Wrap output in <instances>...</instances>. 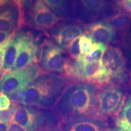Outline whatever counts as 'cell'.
Wrapping results in <instances>:
<instances>
[{"instance_id": "27", "label": "cell", "mask_w": 131, "mask_h": 131, "mask_svg": "<svg viewBox=\"0 0 131 131\" xmlns=\"http://www.w3.org/2000/svg\"><path fill=\"white\" fill-rule=\"evenodd\" d=\"M7 131H27L23 127H22L19 124L16 123L10 122L9 124V128Z\"/></svg>"}, {"instance_id": "17", "label": "cell", "mask_w": 131, "mask_h": 131, "mask_svg": "<svg viewBox=\"0 0 131 131\" xmlns=\"http://www.w3.org/2000/svg\"><path fill=\"white\" fill-rule=\"evenodd\" d=\"M94 41L89 36L83 35L80 38V48L81 55H88L95 51L99 47L98 42H94Z\"/></svg>"}, {"instance_id": "10", "label": "cell", "mask_w": 131, "mask_h": 131, "mask_svg": "<svg viewBox=\"0 0 131 131\" xmlns=\"http://www.w3.org/2000/svg\"><path fill=\"white\" fill-rule=\"evenodd\" d=\"M83 81L97 86H104L112 81L111 75L103 66L101 60L86 63L83 69Z\"/></svg>"}, {"instance_id": "18", "label": "cell", "mask_w": 131, "mask_h": 131, "mask_svg": "<svg viewBox=\"0 0 131 131\" xmlns=\"http://www.w3.org/2000/svg\"><path fill=\"white\" fill-rule=\"evenodd\" d=\"M108 21L113 28L123 30L129 26L130 23V17L126 14H118L110 18Z\"/></svg>"}, {"instance_id": "16", "label": "cell", "mask_w": 131, "mask_h": 131, "mask_svg": "<svg viewBox=\"0 0 131 131\" xmlns=\"http://www.w3.org/2000/svg\"><path fill=\"white\" fill-rule=\"evenodd\" d=\"M116 124L119 128L131 131V97L125 103L120 117L116 120Z\"/></svg>"}, {"instance_id": "11", "label": "cell", "mask_w": 131, "mask_h": 131, "mask_svg": "<svg viewBox=\"0 0 131 131\" xmlns=\"http://www.w3.org/2000/svg\"><path fill=\"white\" fill-rule=\"evenodd\" d=\"M59 128L61 131H105L104 124L100 119L96 118L60 122Z\"/></svg>"}, {"instance_id": "13", "label": "cell", "mask_w": 131, "mask_h": 131, "mask_svg": "<svg viewBox=\"0 0 131 131\" xmlns=\"http://www.w3.org/2000/svg\"><path fill=\"white\" fill-rule=\"evenodd\" d=\"M88 33L94 41L98 43H108L112 41L115 36L114 29L109 23L97 22L91 24Z\"/></svg>"}, {"instance_id": "9", "label": "cell", "mask_w": 131, "mask_h": 131, "mask_svg": "<svg viewBox=\"0 0 131 131\" xmlns=\"http://www.w3.org/2000/svg\"><path fill=\"white\" fill-rule=\"evenodd\" d=\"M32 18L36 28L43 31L50 29L60 20L41 0H36L32 8Z\"/></svg>"}, {"instance_id": "6", "label": "cell", "mask_w": 131, "mask_h": 131, "mask_svg": "<svg viewBox=\"0 0 131 131\" xmlns=\"http://www.w3.org/2000/svg\"><path fill=\"white\" fill-rule=\"evenodd\" d=\"M19 45L18 53L10 72L25 68L39 60L38 46L30 34L18 33L15 35Z\"/></svg>"}, {"instance_id": "1", "label": "cell", "mask_w": 131, "mask_h": 131, "mask_svg": "<svg viewBox=\"0 0 131 131\" xmlns=\"http://www.w3.org/2000/svg\"><path fill=\"white\" fill-rule=\"evenodd\" d=\"M57 115L61 122L96 118V94L92 85L77 83L67 86L55 103Z\"/></svg>"}, {"instance_id": "24", "label": "cell", "mask_w": 131, "mask_h": 131, "mask_svg": "<svg viewBox=\"0 0 131 131\" xmlns=\"http://www.w3.org/2000/svg\"><path fill=\"white\" fill-rule=\"evenodd\" d=\"M11 106V101L7 95L0 93V111L9 109Z\"/></svg>"}, {"instance_id": "15", "label": "cell", "mask_w": 131, "mask_h": 131, "mask_svg": "<svg viewBox=\"0 0 131 131\" xmlns=\"http://www.w3.org/2000/svg\"><path fill=\"white\" fill-rule=\"evenodd\" d=\"M18 42L17 38L15 35L5 52L2 76L11 71L15 63L18 53Z\"/></svg>"}, {"instance_id": "22", "label": "cell", "mask_w": 131, "mask_h": 131, "mask_svg": "<svg viewBox=\"0 0 131 131\" xmlns=\"http://www.w3.org/2000/svg\"><path fill=\"white\" fill-rule=\"evenodd\" d=\"M80 38L75 39L69 48L70 57L73 59H77L81 55L80 48Z\"/></svg>"}, {"instance_id": "7", "label": "cell", "mask_w": 131, "mask_h": 131, "mask_svg": "<svg viewBox=\"0 0 131 131\" xmlns=\"http://www.w3.org/2000/svg\"><path fill=\"white\" fill-rule=\"evenodd\" d=\"M66 58L63 54V49L53 42L46 40L42 44L39 60L45 71L54 73H64Z\"/></svg>"}, {"instance_id": "8", "label": "cell", "mask_w": 131, "mask_h": 131, "mask_svg": "<svg viewBox=\"0 0 131 131\" xmlns=\"http://www.w3.org/2000/svg\"><path fill=\"white\" fill-rule=\"evenodd\" d=\"M103 66L110 73L111 78L119 83L126 79V60L121 50L117 47H107L101 59Z\"/></svg>"}, {"instance_id": "19", "label": "cell", "mask_w": 131, "mask_h": 131, "mask_svg": "<svg viewBox=\"0 0 131 131\" xmlns=\"http://www.w3.org/2000/svg\"><path fill=\"white\" fill-rule=\"evenodd\" d=\"M81 4L92 12H100L106 7L105 0H80Z\"/></svg>"}, {"instance_id": "31", "label": "cell", "mask_w": 131, "mask_h": 131, "mask_svg": "<svg viewBox=\"0 0 131 131\" xmlns=\"http://www.w3.org/2000/svg\"><path fill=\"white\" fill-rule=\"evenodd\" d=\"M8 2H9V0H0V7L7 5Z\"/></svg>"}, {"instance_id": "21", "label": "cell", "mask_w": 131, "mask_h": 131, "mask_svg": "<svg viewBox=\"0 0 131 131\" xmlns=\"http://www.w3.org/2000/svg\"><path fill=\"white\" fill-rule=\"evenodd\" d=\"M46 6L54 12L62 14L66 8V0H41Z\"/></svg>"}, {"instance_id": "23", "label": "cell", "mask_w": 131, "mask_h": 131, "mask_svg": "<svg viewBox=\"0 0 131 131\" xmlns=\"http://www.w3.org/2000/svg\"><path fill=\"white\" fill-rule=\"evenodd\" d=\"M14 104H12L10 107L7 110L0 111V122L9 123L11 121L14 111Z\"/></svg>"}, {"instance_id": "32", "label": "cell", "mask_w": 131, "mask_h": 131, "mask_svg": "<svg viewBox=\"0 0 131 131\" xmlns=\"http://www.w3.org/2000/svg\"><path fill=\"white\" fill-rule=\"evenodd\" d=\"M46 131H61L60 130H57V129H50V130H48Z\"/></svg>"}, {"instance_id": "30", "label": "cell", "mask_w": 131, "mask_h": 131, "mask_svg": "<svg viewBox=\"0 0 131 131\" xmlns=\"http://www.w3.org/2000/svg\"><path fill=\"white\" fill-rule=\"evenodd\" d=\"M105 131H130V130H125V129H121V128H119V127H117V128H114V129H107V130H106Z\"/></svg>"}, {"instance_id": "25", "label": "cell", "mask_w": 131, "mask_h": 131, "mask_svg": "<svg viewBox=\"0 0 131 131\" xmlns=\"http://www.w3.org/2000/svg\"><path fill=\"white\" fill-rule=\"evenodd\" d=\"M12 39L8 40L7 41L5 42L4 43H3V44H1V45H0V73L1 72V70H2V69L3 68L5 52H6V49H7V46H9L10 42Z\"/></svg>"}, {"instance_id": "29", "label": "cell", "mask_w": 131, "mask_h": 131, "mask_svg": "<svg viewBox=\"0 0 131 131\" xmlns=\"http://www.w3.org/2000/svg\"><path fill=\"white\" fill-rule=\"evenodd\" d=\"M9 126V123L0 122V131H7Z\"/></svg>"}, {"instance_id": "26", "label": "cell", "mask_w": 131, "mask_h": 131, "mask_svg": "<svg viewBox=\"0 0 131 131\" xmlns=\"http://www.w3.org/2000/svg\"><path fill=\"white\" fill-rule=\"evenodd\" d=\"M15 32L12 33H5L0 32V45L4 43L5 42L7 41L8 40L12 39L15 36Z\"/></svg>"}, {"instance_id": "5", "label": "cell", "mask_w": 131, "mask_h": 131, "mask_svg": "<svg viewBox=\"0 0 131 131\" xmlns=\"http://www.w3.org/2000/svg\"><path fill=\"white\" fill-rule=\"evenodd\" d=\"M126 98L120 90L107 87L96 94V118L118 115L125 104Z\"/></svg>"}, {"instance_id": "4", "label": "cell", "mask_w": 131, "mask_h": 131, "mask_svg": "<svg viewBox=\"0 0 131 131\" xmlns=\"http://www.w3.org/2000/svg\"><path fill=\"white\" fill-rule=\"evenodd\" d=\"M41 69L37 63L25 68L9 72L0 79V93L10 96L23 91L37 79Z\"/></svg>"}, {"instance_id": "3", "label": "cell", "mask_w": 131, "mask_h": 131, "mask_svg": "<svg viewBox=\"0 0 131 131\" xmlns=\"http://www.w3.org/2000/svg\"><path fill=\"white\" fill-rule=\"evenodd\" d=\"M11 122L19 124L27 131H46L59 127L57 114L46 110L14 104Z\"/></svg>"}, {"instance_id": "2", "label": "cell", "mask_w": 131, "mask_h": 131, "mask_svg": "<svg viewBox=\"0 0 131 131\" xmlns=\"http://www.w3.org/2000/svg\"><path fill=\"white\" fill-rule=\"evenodd\" d=\"M64 77L56 73L42 75L26 89L9 96L12 104L41 108L54 105L67 88Z\"/></svg>"}, {"instance_id": "20", "label": "cell", "mask_w": 131, "mask_h": 131, "mask_svg": "<svg viewBox=\"0 0 131 131\" xmlns=\"http://www.w3.org/2000/svg\"><path fill=\"white\" fill-rule=\"evenodd\" d=\"M106 48H107V47L104 44L100 43L99 47L91 54L88 55H82L83 60L85 63H91V62L100 61L102 59L103 54L105 52Z\"/></svg>"}, {"instance_id": "28", "label": "cell", "mask_w": 131, "mask_h": 131, "mask_svg": "<svg viewBox=\"0 0 131 131\" xmlns=\"http://www.w3.org/2000/svg\"><path fill=\"white\" fill-rule=\"evenodd\" d=\"M122 4L126 11L131 14V0H122Z\"/></svg>"}, {"instance_id": "12", "label": "cell", "mask_w": 131, "mask_h": 131, "mask_svg": "<svg viewBox=\"0 0 131 131\" xmlns=\"http://www.w3.org/2000/svg\"><path fill=\"white\" fill-rule=\"evenodd\" d=\"M83 30L79 26L68 24L61 27L53 35L59 47L63 49H69L75 39L83 35Z\"/></svg>"}, {"instance_id": "14", "label": "cell", "mask_w": 131, "mask_h": 131, "mask_svg": "<svg viewBox=\"0 0 131 131\" xmlns=\"http://www.w3.org/2000/svg\"><path fill=\"white\" fill-rule=\"evenodd\" d=\"M18 8L10 7L0 12V32H16L18 25Z\"/></svg>"}]
</instances>
